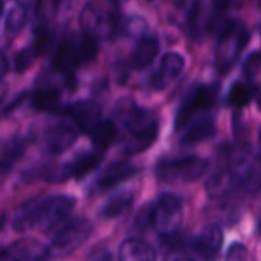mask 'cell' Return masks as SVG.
Listing matches in <instances>:
<instances>
[{
  "label": "cell",
  "mask_w": 261,
  "mask_h": 261,
  "mask_svg": "<svg viewBox=\"0 0 261 261\" xmlns=\"http://www.w3.org/2000/svg\"><path fill=\"white\" fill-rule=\"evenodd\" d=\"M124 124L130 133V141L125 147L128 154L141 153L154 144L159 133V124L150 110L132 106L125 113Z\"/></svg>",
  "instance_id": "obj_3"
},
{
  "label": "cell",
  "mask_w": 261,
  "mask_h": 261,
  "mask_svg": "<svg viewBox=\"0 0 261 261\" xmlns=\"http://www.w3.org/2000/svg\"><path fill=\"white\" fill-rule=\"evenodd\" d=\"M252 96H254V87L252 86L242 83V81H236L229 89L228 101L236 107H245L246 104L251 102Z\"/></svg>",
  "instance_id": "obj_25"
},
{
  "label": "cell",
  "mask_w": 261,
  "mask_h": 261,
  "mask_svg": "<svg viewBox=\"0 0 261 261\" xmlns=\"http://www.w3.org/2000/svg\"><path fill=\"white\" fill-rule=\"evenodd\" d=\"M89 136L93 142V145L99 150H106L109 148L115 139L118 138V128L116 125L109 121V119H101L90 132H89Z\"/></svg>",
  "instance_id": "obj_21"
},
{
  "label": "cell",
  "mask_w": 261,
  "mask_h": 261,
  "mask_svg": "<svg viewBox=\"0 0 261 261\" xmlns=\"http://www.w3.org/2000/svg\"><path fill=\"white\" fill-rule=\"evenodd\" d=\"M102 161V154L99 151H87L84 154H80L73 162L67 164V170L70 177L81 179L96 170Z\"/></svg>",
  "instance_id": "obj_20"
},
{
  "label": "cell",
  "mask_w": 261,
  "mask_h": 261,
  "mask_svg": "<svg viewBox=\"0 0 261 261\" xmlns=\"http://www.w3.org/2000/svg\"><path fill=\"white\" fill-rule=\"evenodd\" d=\"M173 261H196L194 258H190V257H177V258H174Z\"/></svg>",
  "instance_id": "obj_34"
},
{
  "label": "cell",
  "mask_w": 261,
  "mask_h": 261,
  "mask_svg": "<svg viewBox=\"0 0 261 261\" xmlns=\"http://www.w3.org/2000/svg\"><path fill=\"white\" fill-rule=\"evenodd\" d=\"M260 31H261V29H260Z\"/></svg>",
  "instance_id": "obj_39"
},
{
  "label": "cell",
  "mask_w": 261,
  "mask_h": 261,
  "mask_svg": "<svg viewBox=\"0 0 261 261\" xmlns=\"http://www.w3.org/2000/svg\"><path fill=\"white\" fill-rule=\"evenodd\" d=\"M223 246V231L217 225L205 226L196 239V252L205 261H217Z\"/></svg>",
  "instance_id": "obj_11"
},
{
  "label": "cell",
  "mask_w": 261,
  "mask_h": 261,
  "mask_svg": "<svg viewBox=\"0 0 261 261\" xmlns=\"http://www.w3.org/2000/svg\"><path fill=\"white\" fill-rule=\"evenodd\" d=\"M249 40L251 32L239 20L229 18L220 24L216 46V67L222 75L232 69Z\"/></svg>",
  "instance_id": "obj_1"
},
{
  "label": "cell",
  "mask_w": 261,
  "mask_h": 261,
  "mask_svg": "<svg viewBox=\"0 0 261 261\" xmlns=\"http://www.w3.org/2000/svg\"><path fill=\"white\" fill-rule=\"evenodd\" d=\"M202 17H203V0H193L188 8L185 28H187V34L194 40L199 38L202 34Z\"/></svg>",
  "instance_id": "obj_23"
},
{
  "label": "cell",
  "mask_w": 261,
  "mask_h": 261,
  "mask_svg": "<svg viewBox=\"0 0 261 261\" xmlns=\"http://www.w3.org/2000/svg\"><path fill=\"white\" fill-rule=\"evenodd\" d=\"M210 162L199 156H185L159 162L156 173L161 180L168 184H190L205 176Z\"/></svg>",
  "instance_id": "obj_6"
},
{
  "label": "cell",
  "mask_w": 261,
  "mask_h": 261,
  "mask_svg": "<svg viewBox=\"0 0 261 261\" xmlns=\"http://www.w3.org/2000/svg\"><path fill=\"white\" fill-rule=\"evenodd\" d=\"M47 257V248L34 240H20L11 245L3 254L2 261H41Z\"/></svg>",
  "instance_id": "obj_13"
},
{
  "label": "cell",
  "mask_w": 261,
  "mask_h": 261,
  "mask_svg": "<svg viewBox=\"0 0 261 261\" xmlns=\"http://www.w3.org/2000/svg\"><path fill=\"white\" fill-rule=\"evenodd\" d=\"M260 226H261V225H260Z\"/></svg>",
  "instance_id": "obj_38"
},
{
  "label": "cell",
  "mask_w": 261,
  "mask_h": 261,
  "mask_svg": "<svg viewBox=\"0 0 261 261\" xmlns=\"http://www.w3.org/2000/svg\"><path fill=\"white\" fill-rule=\"evenodd\" d=\"M159 52V40L156 37H144L135 46L130 55V66L136 70L148 67Z\"/></svg>",
  "instance_id": "obj_17"
},
{
  "label": "cell",
  "mask_w": 261,
  "mask_h": 261,
  "mask_svg": "<svg viewBox=\"0 0 261 261\" xmlns=\"http://www.w3.org/2000/svg\"><path fill=\"white\" fill-rule=\"evenodd\" d=\"M37 57V52L34 49V46L31 47H26V49H21L17 55H15V60H14V64H15V70L17 72H24L26 69L31 67V64L34 63Z\"/></svg>",
  "instance_id": "obj_29"
},
{
  "label": "cell",
  "mask_w": 261,
  "mask_h": 261,
  "mask_svg": "<svg viewBox=\"0 0 261 261\" xmlns=\"http://www.w3.org/2000/svg\"><path fill=\"white\" fill-rule=\"evenodd\" d=\"M98 41L89 34L66 35L54 57V64L58 70L70 73V70L92 63L98 57Z\"/></svg>",
  "instance_id": "obj_2"
},
{
  "label": "cell",
  "mask_w": 261,
  "mask_h": 261,
  "mask_svg": "<svg viewBox=\"0 0 261 261\" xmlns=\"http://www.w3.org/2000/svg\"><path fill=\"white\" fill-rule=\"evenodd\" d=\"M80 23L83 31L95 38H106L110 37L116 29V17L113 12L106 11L96 5L89 3L83 8L80 15Z\"/></svg>",
  "instance_id": "obj_9"
},
{
  "label": "cell",
  "mask_w": 261,
  "mask_h": 261,
  "mask_svg": "<svg viewBox=\"0 0 261 261\" xmlns=\"http://www.w3.org/2000/svg\"><path fill=\"white\" fill-rule=\"evenodd\" d=\"M257 106H258V110L261 112V93L260 96H258V99H257Z\"/></svg>",
  "instance_id": "obj_36"
},
{
  "label": "cell",
  "mask_w": 261,
  "mask_h": 261,
  "mask_svg": "<svg viewBox=\"0 0 261 261\" xmlns=\"http://www.w3.org/2000/svg\"><path fill=\"white\" fill-rule=\"evenodd\" d=\"M258 142H260V158H261V130H260V135H258Z\"/></svg>",
  "instance_id": "obj_37"
},
{
  "label": "cell",
  "mask_w": 261,
  "mask_h": 261,
  "mask_svg": "<svg viewBox=\"0 0 261 261\" xmlns=\"http://www.w3.org/2000/svg\"><path fill=\"white\" fill-rule=\"evenodd\" d=\"M242 2L243 0H213V6L217 14H223L229 9L242 6Z\"/></svg>",
  "instance_id": "obj_31"
},
{
  "label": "cell",
  "mask_w": 261,
  "mask_h": 261,
  "mask_svg": "<svg viewBox=\"0 0 261 261\" xmlns=\"http://www.w3.org/2000/svg\"><path fill=\"white\" fill-rule=\"evenodd\" d=\"M76 200L70 196L58 194L35 202V228L52 232L67 223Z\"/></svg>",
  "instance_id": "obj_4"
},
{
  "label": "cell",
  "mask_w": 261,
  "mask_h": 261,
  "mask_svg": "<svg viewBox=\"0 0 261 261\" xmlns=\"http://www.w3.org/2000/svg\"><path fill=\"white\" fill-rule=\"evenodd\" d=\"M70 116L83 132H90L101 121V110L92 101H80L69 109Z\"/></svg>",
  "instance_id": "obj_18"
},
{
  "label": "cell",
  "mask_w": 261,
  "mask_h": 261,
  "mask_svg": "<svg viewBox=\"0 0 261 261\" xmlns=\"http://www.w3.org/2000/svg\"><path fill=\"white\" fill-rule=\"evenodd\" d=\"M52 43H54V35L50 34V31L46 29V28H41V29H38L35 32L34 44L32 46L35 49L37 55H43V54H46L50 49Z\"/></svg>",
  "instance_id": "obj_27"
},
{
  "label": "cell",
  "mask_w": 261,
  "mask_h": 261,
  "mask_svg": "<svg viewBox=\"0 0 261 261\" xmlns=\"http://www.w3.org/2000/svg\"><path fill=\"white\" fill-rule=\"evenodd\" d=\"M138 173V168L127 162V161H118L110 164L102 174L98 177L96 180V188L98 190H110L125 180H128L130 177H133Z\"/></svg>",
  "instance_id": "obj_14"
},
{
  "label": "cell",
  "mask_w": 261,
  "mask_h": 261,
  "mask_svg": "<svg viewBox=\"0 0 261 261\" xmlns=\"http://www.w3.org/2000/svg\"><path fill=\"white\" fill-rule=\"evenodd\" d=\"M243 75L246 80H254L261 70V50H254L243 63Z\"/></svg>",
  "instance_id": "obj_28"
},
{
  "label": "cell",
  "mask_w": 261,
  "mask_h": 261,
  "mask_svg": "<svg viewBox=\"0 0 261 261\" xmlns=\"http://www.w3.org/2000/svg\"><path fill=\"white\" fill-rule=\"evenodd\" d=\"M248 257H249L248 248L240 242H234L226 249L225 261H248Z\"/></svg>",
  "instance_id": "obj_30"
},
{
  "label": "cell",
  "mask_w": 261,
  "mask_h": 261,
  "mask_svg": "<svg viewBox=\"0 0 261 261\" xmlns=\"http://www.w3.org/2000/svg\"><path fill=\"white\" fill-rule=\"evenodd\" d=\"M216 135V121L213 118H203L188 127L180 138V145H194L211 139Z\"/></svg>",
  "instance_id": "obj_19"
},
{
  "label": "cell",
  "mask_w": 261,
  "mask_h": 261,
  "mask_svg": "<svg viewBox=\"0 0 261 261\" xmlns=\"http://www.w3.org/2000/svg\"><path fill=\"white\" fill-rule=\"evenodd\" d=\"M29 101L32 107L38 112H49V113L61 112V93L52 84L40 86L29 96Z\"/></svg>",
  "instance_id": "obj_16"
},
{
  "label": "cell",
  "mask_w": 261,
  "mask_h": 261,
  "mask_svg": "<svg viewBox=\"0 0 261 261\" xmlns=\"http://www.w3.org/2000/svg\"><path fill=\"white\" fill-rule=\"evenodd\" d=\"M26 20H28V12H26V9H24L21 5L12 6L11 11H9L8 15H6V21H5V29H6V32H11V34L20 32V31L24 28Z\"/></svg>",
  "instance_id": "obj_26"
},
{
  "label": "cell",
  "mask_w": 261,
  "mask_h": 261,
  "mask_svg": "<svg viewBox=\"0 0 261 261\" xmlns=\"http://www.w3.org/2000/svg\"><path fill=\"white\" fill-rule=\"evenodd\" d=\"M3 9H5V3H3V0H0V17L3 14Z\"/></svg>",
  "instance_id": "obj_35"
},
{
  "label": "cell",
  "mask_w": 261,
  "mask_h": 261,
  "mask_svg": "<svg viewBox=\"0 0 261 261\" xmlns=\"http://www.w3.org/2000/svg\"><path fill=\"white\" fill-rule=\"evenodd\" d=\"M184 220V208L180 200L171 194L165 193L158 197V200L150 205V223L151 228L162 237L174 236Z\"/></svg>",
  "instance_id": "obj_7"
},
{
  "label": "cell",
  "mask_w": 261,
  "mask_h": 261,
  "mask_svg": "<svg viewBox=\"0 0 261 261\" xmlns=\"http://www.w3.org/2000/svg\"><path fill=\"white\" fill-rule=\"evenodd\" d=\"M35 202L37 200H29L17 210L12 219V226L15 231L23 232L35 226Z\"/></svg>",
  "instance_id": "obj_24"
},
{
  "label": "cell",
  "mask_w": 261,
  "mask_h": 261,
  "mask_svg": "<svg viewBox=\"0 0 261 261\" xmlns=\"http://www.w3.org/2000/svg\"><path fill=\"white\" fill-rule=\"evenodd\" d=\"M217 86H199L196 87L190 96H187V99L182 102V106L179 107L176 118H174V130L180 132L185 127H188V124L191 122V119L199 113V112H206L210 110L217 99Z\"/></svg>",
  "instance_id": "obj_8"
},
{
  "label": "cell",
  "mask_w": 261,
  "mask_h": 261,
  "mask_svg": "<svg viewBox=\"0 0 261 261\" xmlns=\"http://www.w3.org/2000/svg\"><path fill=\"white\" fill-rule=\"evenodd\" d=\"M60 3H61V0H49V6H50L52 12H55L60 8Z\"/></svg>",
  "instance_id": "obj_33"
},
{
  "label": "cell",
  "mask_w": 261,
  "mask_h": 261,
  "mask_svg": "<svg viewBox=\"0 0 261 261\" xmlns=\"http://www.w3.org/2000/svg\"><path fill=\"white\" fill-rule=\"evenodd\" d=\"M119 261H156V249L145 240L141 239H127L119 246L118 252Z\"/></svg>",
  "instance_id": "obj_15"
},
{
  "label": "cell",
  "mask_w": 261,
  "mask_h": 261,
  "mask_svg": "<svg viewBox=\"0 0 261 261\" xmlns=\"http://www.w3.org/2000/svg\"><path fill=\"white\" fill-rule=\"evenodd\" d=\"M9 70V63L6 60V57L0 52V78H3Z\"/></svg>",
  "instance_id": "obj_32"
},
{
  "label": "cell",
  "mask_w": 261,
  "mask_h": 261,
  "mask_svg": "<svg viewBox=\"0 0 261 261\" xmlns=\"http://www.w3.org/2000/svg\"><path fill=\"white\" fill-rule=\"evenodd\" d=\"M185 69V58L177 52H168L162 57L158 69L150 76V87L153 90L167 89Z\"/></svg>",
  "instance_id": "obj_10"
},
{
  "label": "cell",
  "mask_w": 261,
  "mask_h": 261,
  "mask_svg": "<svg viewBox=\"0 0 261 261\" xmlns=\"http://www.w3.org/2000/svg\"><path fill=\"white\" fill-rule=\"evenodd\" d=\"M76 138H78V132L75 127L67 124H60L47 130L44 136V145L50 154H61L75 144Z\"/></svg>",
  "instance_id": "obj_12"
},
{
  "label": "cell",
  "mask_w": 261,
  "mask_h": 261,
  "mask_svg": "<svg viewBox=\"0 0 261 261\" xmlns=\"http://www.w3.org/2000/svg\"><path fill=\"white\" fill-rule=\"evenodd\" d=\"M133 200H135V194L132 191L118 193L113 197H110L109 202L101 208L99 216L102 219H116L122 216L133 205Z\"/></svg>",
  "instance_id": "obj_22"
},
{
  "label": "cell",
  "mask_w": 261,
  "mask_h": 261,
  "mask_svg": "<svg viewBox=\"0 0 261 261\" xmlns=\"http://www.w3.org/2000/svg\"><path fill=\"white\" fill-rule=\"evenodd\" d=\"M92 223L87 219H75L63 225L47 246V257L66 258L78 251L90 237Z\"/></svg>",
  "instance_id": "obj_5"
}]
</instances>
